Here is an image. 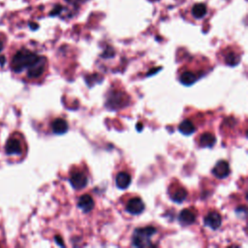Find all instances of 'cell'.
<instances>
[{
	"instance_id": "cell-2",
	"label": "cell",
	"mask_w": 248,
	"mask_h": 248,
	"mask_svg": "<svg viewBox=\"0 0 248 248\" xmlns=\"http://www.w3.org/2000/svg\"><path fill=\"white\" fill-rule=\"evenodd\" d=\"M27 151V145L24 137L18 133H13L5 144V152L10 157H24Z\"/></svg>"
},
{
	"instance_id": "cell-16",
	"label": "cell",
	"mask_w": 248,
	"mask_h": 248,
	"mask_svg": "<svg viewBox=\"0 0 248 248\" xmlns=\"http://www.w3.org/2000/svg\"><path fill=\"white\" fill-rule=\"evenodd\" d=\"M178 130L183 134V135H191L195 132L196 126L193 121L190 119H184L180 124L178 125Z\"/></svg>"
},
{
	"instance_id": "cell-9",
	"label": "cell",
	"mask_w": 248,
	"mask_h": 248,
	"mask_svg": "<svg viewBox=\"0 0 248 248\" xmlns=\"http://www.w3.org/2000/svg\"><path fill=\"white\" fill-rule=\"evenodd\" d=\"M203 222H204L205 226L209 227L210 229L217 230L218 228H220V226L222 224V217L219 212L211 210L205 215Z\"/></svg>"
},
{
	"instance_id": "cell-15",
	"label": "cell",
	"mask_w": 248,
	"mask_h": 248,
	"mask_svg": "<svg viewBox=\"0 0 248 248\" xmlns=\"http://www.w3.org/2000/svg\"><path fill=\"white\" fill-rule=\"evenodd\" d=\"M199 144L202 147H211L216 142L215 135L211 132H204L199 137Z\"/></svg>"
},
{
	"instance_id": "cell-1",
	"label": "cell",
	"mask_w": 248,
	"mask_h": 248,
	"mask_svg": "<svg viewBox=\"0 0 248 248\" xmlns=\"http://www.w3.org/2000/svg\"><path fill=\"white\" fill-rule=\"evenodd\" d=\"M41 58V55L28 48H20L12 55L10 59V68L16 74L26 73Z\"/></svg>"
},
{
	"instance_id": "cell-10",
	"label": "cell",
	"mask_w": 248,
	"mask_h": 248,
	"mask_svg": "<svg viewBox=\"0 0 248 248\" xmlns=\"http://www.w3.org/2000/svg\"><path fill=\"white\" fill-rule=\"evenodd\" d=\"M230 172H231V169H230L229 163L225 160H220L219 162H217V164L212 170V173L214 174V176L219 179L226 178L230 174Z\"/></svg>"
},
{
	"instance_id": "cell-14",
	"label": "cell",
	"mask_w": 248,
	"mask_h": 248,
	"mask_svg": "<svg viewBox=\"0 0 248 248\" xmlns=\"http://www.w3.org/2000/svg\"><path fill=\"white\" fill-rule=\"evenodd\" d=\"M132 181L131 174L128 171H119L115 176V185L119 189H125L127 188Z\"/></svg>"
},
{
	"instance_id": "cell-19",
	"label": "cell",
	"mask_w": 248,
	"mask_h": 248,
	"mask_svg": "<svg viewBox=\"0 0 248 248\" xmlns=\"http://www.w3.org/2000/svg\"><path fill=\"white\" fill-rule=\"evenodd\" d=\"M3 46H4V44H3V41L0 40V51L3 49Z\"/></svg>"
},
{
	"instance_id": "cell-12",
	"label": "cell",
	"mask_w": 248,
	"mask_h": 248,
	"mask_svg": "<svg viewBox=\"0 0 248 248\" xmlns=\"http://www.w3.org/2000/svg\"><path fill=\"white\" fill-rule=\"evenodd\" d=\"M78 206L83 212L87 213L91 211L94 207V200L89 194H84L80 196L78 200Z\"/></svg>"
},
{
	"instance_id": "cell-6",
	"label": "cell",
	"mask_w": 248,
	"mask_h": 248,
	"mask_svg": "<svg viewBox=\"0 0 248 248\" xmlns=\"http://www.w3.org/2000/svg\"><path fill=\"white\" fill-rule=\"evenodd\" d=\"M125 209L127 212L133 215H138L141 213L144 209V203L139 197L130 198L125 203Z\"/></svg>"
},
{
	"instance_id": "cell-17",
	"label": "cell",
	"mask_w": 248,
	"mask_h": 248,
	"mask_svg": "<svg viewBox=\"0 0 248 248\" xmlns=\"http://www.w3.org/2000/svg\"><path fill=\"white\" fill-rule=\"evenodd\" d=\"M240 55L236 53L233 50L226 51V54H224V61L229 66H235L239 63Z\"/></svg>"
},
{
	"instance_id": "cell-5",
	"label": "cell",
	"mask_w": 248,
	"mask_h": 248,
	"mask_svg": "<svg viewBox=\"0 0 248 248\" xmlns=\"http://www.w3.org/2000/svg\"><path fill=\"white\" fill-rule=\"evenodd\" d=\"M70 183L74 189L79 190L84 188L88 183V176L84 170H72L70 175Z\"/></svg>"
},
{
	"instance_id": "cell-13",
	"label": "cell",
	"mask_w": 248,
	"mask_h": 248,
	"mask_svg": "<svg viewBox=\"0 0 248 248\" xmlns=\"http://www.w3.org/2000/svg\"><path fill=\"white\" fill-rule=\"evenodd\" d=\"M199 78V75L193 70H184L179 75V80L184 85H191Z\"/></svg>"
},
{
	"instance_id": "cell-3",
	"label": "cell",
	"mask_w": 248,
	"mask_h": 248,
	"mask_svg": "<svg viewBox=\"0 0 248 248\" xmlns=\"http://www.w3.org/2000/svg\"><path fill=\"white\" fill-rule=\"evenodd\" d=\"M156 233L157 230L152 226L138 228L133 232L132 245L135 247L154 246L152 238Z\"/></svg>"
},
{
	"instance_id": "cell-7",
	"label": "cell",
	"mask_w": 248,
	"mask_h": 248,
	"mask_svg": "<svg viewBox=\"0 0 248 248\" xmlns=\"http://www.w3.org/2000/svg\"><path fill=\"white\" fill-rule=\"evenodd\" d=\"M169 194L174 202H182L187 197V190L179 183L171 184L169 188Z\"/></svg>"
},
{
	"instance_id": "cell-4",
	"label": "cell",
	"mask_w": 248,
	"mask_h": 248,
	"mask_svg": "<svg viewBox=\"0 0 248 248\" xmlns=\"http://www.w3.org/2000/svg\"><path fill=\"white\" fill-rule=\"evenodd\" d=\"M127 102H128V97L123 91L114 90L108 93L107 106L110 108H118L121 107H125L127 105Z\"/></svg>"
},
{
	"instance_id": "cell-18",
	"label": "cell",
	"mask_w": 248,
	"mask_h": 248,
	"mask_svg": "<svg viewBox=\"0 0 248 248\" xmlns=\"http://www.w3.org/2000/svg\"><path fill=\"white\" fill-rule=\"evenodd\" d=\"M192 14L196 18H202L206 14V7L202 3H198L192 8Z\"/></svg>"
},
{
	"instance_id": "cell-11",
	"label": "cell",
	"mask_w": 248,
	"mask_h": 248,
	"mask_svg": "<svg viewBox=\"0 0 248 248\" xmlns=\"http://www.w3.org/2000/svg\"><path fill=\"white\" fill-rule=\"evenodd\" d=\"M50 128L51 131L56 134V135H62L65 134L68 129H69V125L68 122L61 117H57L55 119H53V121L50 124Z\"/></svg>"
},
{
	"instance_id": "cell-8",
	"label": "cell",
	"mask_w": 248,
	"mask_h": 248,
	"mask_svg": "<svg viewBox=\"0 0 248 248\" xmlns=\"http://www.w3.org/2000/svg\"><path fill=\"white\" fill-rule=\"evenodd\" d=\"M197 218V212L194 208H184L178 215V221L182 226L192 225Z\"/></svg>"
}]
</instances>
